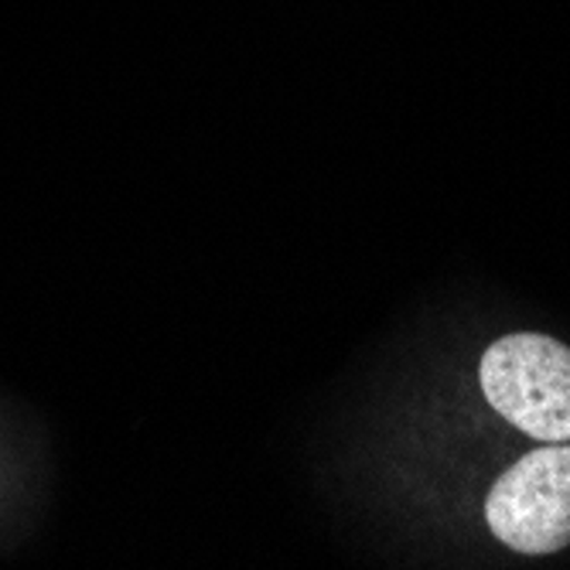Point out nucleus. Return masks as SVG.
Segmentation results:
<instances>
[{
    "instance_id": "1",
    "label": "nucleus",
    "mask_w": 570,
    "mask_h": 570,
    "mask_svg": "<svg viewBox=\"0 0 570 570\" xmlns=\"http://www.w3.org/2000/svg\"><path fill=\"white\" fill-rule=\"evenodd\" d=\"M482 393L502 417L543 444L570 441V348L557 338L520 332L482 355Z\"/></svg>"
},
{
    "instance_id": "2",
    "label": "nucleus",
    "mask_w": 570,
    "mask_h": 570,
    "mask_svg": "<svg viewBox=\"0 0 570 570\" xmlns=\"http://www.w3.org/2000/svg\"><path fill=\"white\" fill-rule=\"evenodd\" d=\"M485 520L515 553L570 547V444H543L502 472L485 499Z\"/></svg>"
}]
</instances>
